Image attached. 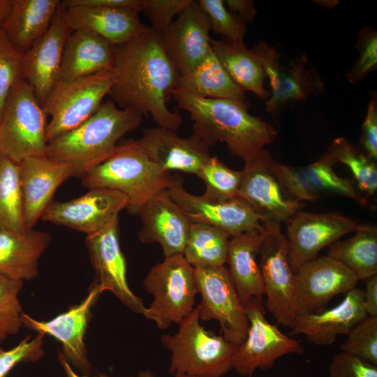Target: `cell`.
<instances>
[{
	"mask_svg": "<svg viewBox=\"0 0 377 377\" xmlns=\"http://www.w3.org/2000/svg\"><path fill=\"white\" fill-rule=\"evenodd\" d=\"M112 72L109 95L117 106L150 115L158 126L175 131L182 126V117L168 107L179 74L160 35L147 27L133 40L113 45Z\"/></svg>",
	"mask_w": 377,
	"mask_h": 377,
	"instance_id": "1",
	"label": "cell"
},
{
	"mask_svg": "<svg viewBox=\"0 0 377 377\" xmlns=\"http://www.w3.org/2000/svg\"><path fill=\"white\" fill-rule=\"evenodd\" d=\"M172 98L193 121V134L208 147L226 144L232 156L248 163L277 135L274 126L249 112L245 100L205 98L174 91Z\"/></svg>",
	"mask_w": 377,
	"mask_h": 377,
	"instance_id": "2",
	"label": "cell"
},
{
	"mask_svg": "<svg viewBox=\"0 0 377 377\" xmlns=\"http://www.w3.org/2000/svg\"><path fill=\"white\" fill-rule=\"evenodd\" d=\"M142 117L108 99L80 125L50 141L45 156L67 163L80 177L108 158L121 139L140 126Z\"/></svg>",
	"mask_w": 377,
	"mask_h": 377,
	"instance_id": "3",
	"label": "cell"
},
{
	"mask_svg": "<svg viewBox=\"0 0 377 377\" xmlns=\"http://www.w3.org/2000/svg\"><path fill=\"white\" fill-rule=\"evenodd\" d=\"M80 177L88 189L102 187L121 192L128 200L127 212L138 215L151 197L168 189L172 175L148 158L138 140H124L108 158Z\"/></svg>",
	"mask_w": 377,
	"mask_h": 377,
	"instance_id": "4",
	"label": "cell"
},
{
	"mask_svg": "<svg viewBox=\"0 0 377 377\" xmlns=\"http://www.w3.org/2000/svg\"><path fill=\"white\" fill-rule=\"evenodd\" d=\"M200 320L196 306L175 334L161 338L170 352L169 372L175 377H222L232 369L239 346L207 331Z\"/></svg>",
	"mask_w": 377,
	"mask_h": 377,
	"instance_id": "5",
	"label": "cell"
},
{
	"mask_svg": "<svg viewBox=\"0 0 377 377\" xmlns=\"http://www.w3.org/2000/svg\"><path fill=\"white\" fill-rule=\"evenodd\" d=\"M46 117L32 86L21 78L7 97L0 118L1 152L19 163L45 156Z\"/></svg>",
	"mask_w": 377,
	"mask_h": 377,
	"instance_id": "6",
	"label": "cell"
},
{
	"mask_svg": "<svg viewBox=\"0 0 377 377\" xmlns=\"http://www.w3.org/2000/svg\"><path fill=\"white\" fill-rule=\"evenodd\" d=\"M154 299L144 316L160 330L179 324L195 308L198 293L194 268L182 254L165 257L154 265L142 281Z\"/></svg>",
	"mask_w": 377,
	"mask_h": 377,
	"instance_id": "7",
	"label": "cell"
},
{
	"mask_svg": "<svg viewBox=\"0 0 377 377\" xmlns=\"http://www.w3.org/2000/svg\"><path fill=\"white\" fill-rule=\"evenodd\" d=\"M113 83L112 71L59 81L42 104L46 117H50L46 126L47 143L94 114L109 95Z\"/></svg>",
	"mask_w": 377,
	"mask_h": 377,
	"instance_id": "8",
	"label": "cell"
},
{
	"mask_svg": "<svg viewBox=\"0 0 377 377\" xmlns=\"http://www.w3.org/2000/svg\"><path fill=\"white\" fill-rule=\"evenodd\" d=\"M265 236L260 249V269L265 287V307L281 325L290 327L295 318V276L288 260L286 237L280 223L261 221Z\"/></svg>",
	"mask_w": 377,
	"mask_h": 377,
	"instance_id": "9",
	"label": "cell"
},
{
	"mask_svg": "<svg viewBox=\"0 0 377 377\" xmlns=\"http://www.w3.org/2000/svg\"><path fill=\"white\" fill-rule=\"evenodd\" d=\"M249 328L234 355L232 369L243 376L256 369H271L277 359L288 354H302L300 341L283 334L265 318L263 297L251 299L245 306Z\"/></svg>",
	"mask_w": 377,
	"mask_h": 377,
	"instance_id": "10",
	"label": "cell"
},
{
	"mask_svg": "<svg viewBox=\"0 0 377 377\" xmlns=\"http://www.w3.org/2000/svg\"><path fill=\"white\" fill-rule=\"evenodd\" d=\"M198 293L201 302L197 305L202 320L219 322L222 336L240 345L246 337L249 321L244 306L224 266L194 269Z\"/></svg>",
	"mask_w": 377,
	"mask_h": 377,
	"instance_id": "11",
	"label": "cell"
},
{
	"mask_svg": "<svg viewBox=\"0 0 377 377\" xmlns=\"http://www.w3.org/2000/svg\"><path fill=\"white\" fill-rule=\"evenodd\" d=\"M251 50L258 57L269 81L271 91L265 110L273 116L290 103L323 92L324 83L315 69L307 67L304 54L283 67L279 64L276 49L267 43L261 41Z\"/></svg>",
	"mask_w": 377,
	"mask_h": 377,
	"instance_id": "12",
	"label": "cell"
},
{
	"mask_svg": "<svg viewBox=\"0 0 377 377\" xmlns=\"http://www.w3.org/2000/svg\"><path fill=\"white\" fill-rule=\"evenodd\" d=\"M167 191L192 223L218 228L230 237L263 227L261 218L242 198L217 200L193 195L185 189L178 173L172 175Z\"/></svg>",
	"mask_w": 377,
	"mask_h": 377,
	"instance_id": "13",
	"label": "cell"
},
{
	"mask_svg": "<svg viewBox=\"0 0 377 377\" xmlns=\"http://www.w3.org/2000/svg\"><path fill=\"white\" fill-rule=\"evenodd\" d=\"M288 260L294 273L318 257L320 251L360 225L337 212L310 213L299 210L286 222Z\"/></svg>",
	"mask_w": 377,
	"mask_h": 377,
	"instance_id": "14",
	"label": "cell"
},
{
	"mask_svg": "<svg viewBox=\"0 0 377 377\" xmlns=\"http://www.w3.org/2000/svg\"><path fill=\"white\" fill-rule=\"evenodd\" d=\"M128 204L127 197L121 192L94 187L80 197L64 202L52 201L40 219L89 235L118 219Z\"/></svg>",
	"mask_w": 377,
	"mask_h": 377,
	"instance_id": "15",
	"label": "cell"
},
{
	"mask_svg": "<svg viewBox=\"0 0 377 377\" xmlns=\"http://www.w3.org/2000/svg\"><path fill=\"white\" fill-rule=\"evenodd\" d=\"M85 245L101 291H110L130 310L144 316L147 307L128 286L126 260L119 243V219L87 235Z\"/></svg>",
	"mask_w": 377,
	"mask_h": 377,
	"instance_id": "16",
	"label": "cell"
},
{
	"mask_svg": "<svg viewBox=\"0 0 377 377\" xmlns=\"http://www.w3.org/2000/svg\"><path fill=\"white\" fill-rule=\"evenodd\" d=\"M101 293L99 286L94 281L87 296L78 304L47 321L34 319L23 312L22 325L56 339L61 343L62 353L69 363L89 376L93 369L88 358L84 337L91 317V309Z\"/></svg>",
	"mask_w": 377,
	"mask_h": 377,
	"instance_id": "17",
	"label": "cell"
},
{
	"mask_svg": "<svg viewBox=\"0 0 377 377\" xmlns=\"http://www.w3.org/2000/svg\"><path fill=\"white\" fill-rule=\"evenodd\" d=\"M271 154L261 151L244 164L238 197L246 201L263 220L279 223L301 210L304 203L295 200L269 167Z\"/></svg>",
	"mask_w": 377,
	"mask_h": 377,
	"instance_id": "18",
	"label": "cell"
},
{
	"mask_svg": "<svg viewBox=\"0 0 377 377\" xmlns=\"http://www.w3.org/2000/svg\"><path fill=\"white\" fill-rule=\"evenodd\" d=\"M73 31L61 1L47 31L22 54V77L41 105L59 81L65 44Z\"/></svg>",
	"mask_w": 377,
	"mask_h": 377,
	"instance_id": "19",
	"label": "cell"
},
{
	"mask_svg": "<svg viewBox=\"0 0 377 377\" xmlns=\"http://www.w3.org/2000/svg\"><path fill=\"white\" fill-rule=\"evenodd\" d=\"M295 276L296 315L321 311L334 296L355 288L358 281L349 269L329 256L305 263Z\"/></svg>",
	"mask_w": 377,
	"mask_h": 377,
	"instance_id": "20",
	"label": "cell"
},
{
	"mask_svg": "<svg viewBox=\"0 0 377 377\" xmlns=\"http://www.w3.org/2000/svg\"><path fill=\"white\" fill-rule=\"evenodd\" d=\"M211 25L198 1L191 0L162 36L165 51L179 75L193 70L212 50Z\"/></svg>",
	"mask_w": 377,
	"mask_h": 377,
	"instance_id": "21",
	"label": "cell"
},
{
	"mask_svg": "<svg viewBox=\"0 0 377 377\" xmlns=\"http://www.w3.org/2000/svg\"><path fill=\"white\" fill-rule=\"evenodd\" d=\"M138 216L142 226L138 239L144 244L158 243L165 257L182 254L191 224L183 209L171 198L167 190L151 197Z\"/></svg>",
	"mask_w": 377,
	"mask_h": 377,
	"instance_id": "22",
	"label": "cell"
},
{
	"mask_svg": "<svg viewBox=\"0 0 377 377\" xmlns=\"http://www.w3.org/2000/svg\"><path fill=\"white\" fill-rule=\"evenodd\" d=\"M148 158L161 170L197 175L211 156L209 147L193 134L182 137L161 126L145 128L138 140Z\"/></svg>",
	"mask_w": 377,
	"mask_h": 377,
	"instance_id": "23",
	"label": "cell"
},
{
	"mask_svg": "<svg viewBox=\"0 0 377 377\" xmlns=\"http://www.w3.org/2000/svg\"><path fill=\"white\" fill-rule=\"evenodd\" d=\"M20 166L25 223L31 229L52 202L59 186L75 173L67 163L45 155L27 158Z\"/></svg>",
	"mask_w": 377,
	"mask_h": 377,
	"instance_id": "24",
	"label": "cell"
},
{
	"mask_svg": "<svg viewBox=\"0 0 377 377\" xmlns=\"http://www.w3.org/2000/svg\"><path fill=\"white\" fill-rule=\"evenodd\" d=\"M367 316L364 305V290L354 288L346 293L337 306L323 311L295 316L292 333L302 334L310 343L330 346L340 335L350 330Z\"/></svg>",
	"mask_w": 377,
	"mask_h": 377,
	"instance_id": "25",
	"label": "cell"
},
{
	"mask_svg": "<svg viewBox=\"0 0 377 377\" xmlns=\"http://www.w3.org/2000/svg\"><path fill=\"white\" fill-rule=\"evenodd\" d=\"M66 15L73 31L93 33L112 45L126 43L143 33L148 27L140 21V12L130 9L68 6Z\"/></svg>",
	"mask_w": 377,
	"mask_h": 377,
	"instance_id": "26",
	"label": "cell"
},
{
	"mask_svg": "<svg viewBox=\"0 0 377 377\" xmlns=\"http://www.w3.org/2000/svg\"><path fill=\"white\" fill-rule=\"evenodd\" d=\"M50 241L45 231L17 232L0 227V274L23 281L36 278L39 259Z\"/></svg>",
	"mask_w": 377,
	"mask_h": 377,
	"instance_id": "27",
	"label": "cell"
},
{
	"mask_svg": "<svg viewBox=\"0 0 377 377\" xmlns=\"http://www.w3.org/2000/svg\"><path fill=\"white\" fill-rule=\"evenodd\" d=\"M264 236L263 226L260 229L232 236L229 240L227 268L244 306L251 299L263 297L265 295L260 269L256 260Z\"/></svg>",
	"mask_w": 377,
	"mask_h": 377,
	"instance_id": "28",
	"label": "cell"
},
{
	"mask_svg": "<svg viewBox=\"0 0 377 377\" xmlns=\"http://www.w3.org/2000/svg\"><path fill=\"white\" fill-rule=\"evenodd\" d=\"M112 67L113 45L93 33L73 31L65 44L59 81L112 71Z\"/></svg>",
	"mask_w": 377,
	"mask_h": 377,
	"instance_id": "29",
	"label": "cell"
},
{
	"mask_svg": "<svg viewBox=\"0 0 377 377\" xmlns=\"http://www.w3.org/2000/svg\"><path fill=\"white\" fill-rule=\"evenodd\" d=\"M59 0H13L1 29L21 53L27 52L48 29Z\"/></svg>",
	"mask_w": 377,
	"mask_h": 377,
	"instance_id": "30",
	"label": "cell"
},
{
	"mask_svg": "<svg viewBox=\"0 0 377 377\" xmlns=\"http://www.w3.org/2000/svg\"><path fill=\"white\" fill-rule=\"evenodd\" d=\"M211 48L231 79L243 91H249L267 100L270 92L265 87L266 75L258 57L243 40L211 38Z\"/></svg>",
	"mask_w": 377,
	"mask_h": 377,
	"instance_id": "31",
	"label": "cell"
},
{
	"mask_svg": "<svg viewBox=\"0 0 377 377\" xmlns=\"http://www.w3.org/2000/svg\"><path fill=\"white\" fill-rule=\"evenodd\" d=\"M175 90L205 98L245 100V91L231 79L212 50L193 70L179 76Z\"/></svg>",
	"mask_w": 377,
	"mask_h": 377,
	"instance_id": "32",
	"label": "cell"
},
{
	"mask_svg": "<svg viewBox=\"0 0 377 377\" xmlns=\"http://www.w3.org/2000/svg\"><path fill=\"white\" fill-rule=\"evenodd\" d=\"M327 256L349 269L358 281L377 275V228L362 225L352 237L329 245Z\"/></svg>",
	"mask_w": 377,
	"mask_h": 377,
	"instance_id": "33",
	"label": "cell"
},
{
	"mask_svg": "<svg viewBox=\"0 0 377 377\" xmlns=\"http://www.w3.org/2000/svg\"><path fill=\"white\" fill-rule=\"evenodd\" d=\"M230 238L218 228L193 223L183 256L194 269L224 266Z\"/></svg>",
	"mask_w": 377,
	"mask_h": 377,
	"instance_id": "34",
	"label": "cell"
},
{
	"mask_svg": "<svg viewBox=\"0 0 377 377\" xmlns=\"http://www.w3.org/2000/svg\"><path fill=\"white\" fill-rule=\"evenodd\" d=\"M0 227L24 232L26 227L20 163L0 152Z\"/></svg>",
	"mask_w": 377,
	"mask_h": 377,
	"instance_id": "35",
	"label": "cell"
},
{
	"mask_svg": "<svg viewBox=\"0 0 377 377\" xmlns=\"http://www.w3.org/2000/svg\"><path fill=\"white\" fill-rule=\"evenodd\" d=\"M336 163L332 155L327 151L316 161L301 168L321 196L323 194L337 195L366 205L367 198L355 188L351 181L338 176L333 171L332 168Z\"/></svg>",
	"mask_w": 377,
	"mask_h": 377,
	"instance_id": "36",
	"label": "cell"
},
{
	"mask_svg": "<svg viewBox=\"0 0 377 377\" xmlns=\"http://www.w3.org/2000/svg\"><path fill=\"white\" fill-rule=\"evenodd\" d=\"M337 163L347 165L356 181L358 189L367 196L377 190V166L376 161L361 152L343 137L336 138L328 147Z\"/></svg>",
	"mask_w": 377,
	"mask_h": 377,
	"instance_id": "37",
	"label": "cell"
},
{
	"mask_svg": "<svg viewBox=\"0 0 377 377\" xmlns=\"http://www.w3.org/2000/svg\"><path fill=\"white\" fill-rule=\"evenodd\" d=\"M196 175L205 184V198L226 200L238 197L242 171L230 169L218 156H210Z\"/></svg>",
	"mask_w": 377,
	"mask_h": 377,
	"instance_id": "38",
	"label": "cell"
},
{
	"mask_svg": "<svg viewBox=\"0 0 377 377\" xmlns=\"http://www.w3.org/2000/svg\"><path fill=\"white\" fill-rule=\"evenodd\" d=\"M24 281L0 274V343L15 335L22 325L24 312L18 295Z\"/></svg>",
	"mask_w": 377,
	"mask_h": 377,
	"instance_id": "39",
	"label": "cell"
},
{
	"mask_svg": "<svg viewBox=\"0 0 377 377\" xmlns=\"http://www.w3.org/2000/svg\"><path fill=\"white\" fill-rule=\"evenodd\" d=\"M341 352L377 365V316H367L346 334Z\"/></svg>",
	"mask_w": 377,
	"mask_h": 377,
	"instance_id": "40",
	"label": "cell"
},
{
	"mask_svg": "<svg viewBox=\"0 0 377 377\" xmlns=\"http://www.w3.org/2000/svg\"><path fill=\"white\" fill-rule=\"evenodd\" d=\"M199 5L207 15L211 30L224 38L243 40L246 32V22L230 13L222 0H198Z\"/></svg>",
	"mask_w": 377,
	"mask_h": 377,
	"instance_id": "41",
	"label": "cell"
},
{
	"mask_svg": "<svg viewBox=\"0 0 377 377\" xmlns=\"http://www.w3.org/2000/svg\"><path fill=\"white\" fill-rule=\"evenodd\" d=\"M20 52L0 29V118L5 102L14 85L22 77Z\"/></svg>",
	"mask_w": 377,
	"mask_h": 377,
	"instance_id": "42",
	"label": "cell"
},
{
	"mask_svg": "<svg viewBox=\"0 0 377 377\" xmlns=\"http://www.w3.org/2000/svg\"><path fill=\"white\" fill-rule=\"evenodd\" d=\"M269 167L288 194L296 201L314 202L321 195L303 173L301 167H293L276 162L272 157Z\"/></svg>",
	"mask_w": 377,
	"mask_h": 377,
	"instance_id": "43",
	"label": "cell"
},
{
	"mask_svg": "<svg viewBox=\"0 0 377 377\" xmlns=\"http://www.w3.org/2000/svg\"><path fill=\"white\" fill-rule=\"evenodd\" d=\"M44 335L27 336L15 347L4 350L0 347V377H6L17 364L36 362L45 355Z\"/></svg>",
	"mask_w": 377,
	"mask_h": 377,
	"instance_id": "44",
	"label": "cell"
},
{
	"mask_svg": "<svg viewBox=\"0 0 377 377\" xmlns=\"http://www.w3.org/2000/svg\"><path fill=\"white\" fill-rule=\"evenodd\" d=\"M357 50L359 59L347 73L346 77L351 84L364 78L377 64V33L370 28L364 27L358 35Z\"/></svg>",
	"mask_w": 377,
	"mask_h": 377,
	"instance_id": "45",
	"label": "cell"
},
{
	"mask_svg": "<svg viewBox=\"0 0 377 377\" xmlns=\"http://www.w3.org/2000/svg\"><path fill=\"white\" fill-rule=\"evenodd\" d=\"M191 0H143L142 12L149 20L150 28L161 37Z\"/></svg>",
	"mask_w": 377,
	"mask_h": 377,
	"instance_id": "46",
	"label": "cell"
},
{
	"mask_svg": "<svg viewBox=\"0 0 377 377\" xmlns=\"http://www.w3.org/2000/svg\"><path fill=\"white\" fill-rule=\"evenodd\" d=\"M329 377H377V367L345 352L334 355L328 366Z\"/></svg>",
	"mask_w": 377,
	"mask_h": 377,
	"instance_id": "47",
	"label": "cell"
},
{
	"mask_svg": "<svg viewBox=\"0 0 377 377\" xmlns=\"http://www.w3.org/2000/svg\"><path fill=\"white\" fill-rule=\"evenodd\" d=\"M360 142L366 154L376 161L377 159V101L373 97L367 107Z\"/></svg>",
	"mask_w": 377,
	"mask_h": 377,
	"instance_id": "48",
	"label": "cell"
},
{
	"mask_svg": "<svg viewBox=\"0 0 377 377\" xmlns=\"http://www.w3.org/2000/svg\"><path fill=\"white\" fill-rule=\"evenodd\" d=\"M63 1L68 6L130 9L140 13L143 6V0H66Z\"/></svg>",
	"mask_w": 377,
	"mask_h": 377,
	"instance_id": "49",
	"label": "cell"
},
{
	"mask_svg": "<svg viewBox=\"0 0 377 377\" xmlns=\"http://www.w3.org/2000/svg\"><path fill=\"white\" fill-rule=\"evenodd\" d=\"M223 2L230 13L239 17L246 24L251 22L258 13L254 6L253 1L226 0Z\"/></svg>",
	"mask_w": 377,
	"mask_h": 377,
	"instance_id": "50",
	"label": "cell"
},
{
	"mask_svg": "<svg viewBox=\"0 0 377 377\" xmlns=\"http://www.w3.org/2000/svg\"><path fill=\"white\" fill-rule=\"evenodd\" d=\"M364 290V305L368 316H377V275L367 279Z\"/></svg>",
	"mask_w": 377,
	"mask_h": 377,
	"instance_id": "51",
	"label": "cell"
},
{
	"mask_svg": "<svg viewBox=\"0 0 377 377\" xmlns=\"http://www.w3.org/2000/svg\"><path fill=\"white\" fill-rule=\"evenodd\" d=\"M57 359L66 377H89V376H86V375L80 376L76 374L75 371L72 368L71 364L67 360L64 353L60 349L57 350ZM96 377H110V376H108L105 374H99L98 376Z\"/></svg>",
	"mask_w": 377,
	"mask_h": 377,
	"instance_id": "52",
	"label": "cell"
},
{
	"mask_svg": "<svg viewBox=\"0 0 377 377\" xmlns=\"http://www.w3.org/2000/svg\"><path fill=\"white\" fill-rule=\"evenodd\" d=\"M13 1L0 0V29L11 10Z\"/></svg>",
	"mask_w": 377,
	"mask_h": 377,
	"instance_id": "53",
	"label": "cell"
},
{
	"mask_svg": "<svg viewBox=\"0 0 377 377\" xmlns=\"http://www.w3.org/2000/svg\"><path fill=\"white\" fill-rule=\"evenodd\" d=\"M138 377H155V376L153 374V373L150 370L145 369V370L141 371L138 374Z\"/></svg>",
	"mask_w": 377,
	"mask_h": 377,
	"instance_id": "54",
	"label": "cell"
},
{
	"mask_svg": "<svg viewBox=\"0 0 377 377\" xmlns=\"http://www.w3.org/2000/svg\"><path fill=\"white\" fill-rule=\"evenodd\" d=\"M181 377H193V376H181Z\"/></svg>",
	"mask_w": 377,
	"mask_h": 377,
	"instance_id": "55",
	"label": "cell"
},
{
	"mask_svg": "<svg viewBox=\"0 0 377 377\" xmlns=\"http://www.w3.org/2000/svg\"><path fill=\"white\" fill-rule=\"evenodd\" d=\"M246 377H252V376H246Z\"/></svg>",
	"mask_w": 377,
	"mask_h": 377,
	"instance_id": "56",
	"label": "cell"
},
{
	"mask_svg": "<svg viewBox=\"0 0 377 377\" xmlns=\"http://www.w3.org/2000/svg\"><path fill=\"white\" fill-rule=\"evenodd\" d=\"M0 152H1V149H0Z\"/></svg>",
	"mask_w": 377,
	"mask_h": 377,
	"instance_id": "57",
	"label": "cell"
}]
</instances>
